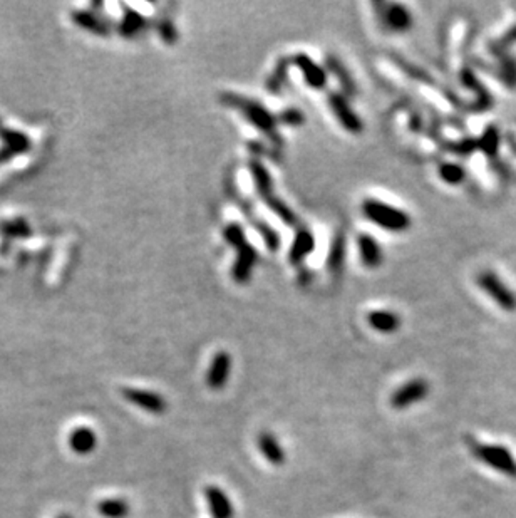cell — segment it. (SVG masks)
I'll return each mask as SVG.
<instances>
[{
  "label": "cell",
  "mask_w": 516,
  "mask_h": 518,
  "mask_svg": "<svg viewBox=\"0 0 516 518\" xmlns=\"http://www.w3.org/2000/svg\"><path fill=\"white\" fill-rule=\"evenodd\" d=\"M222 101L227 106H230V108L240 111L248 119L250 125H253L257 130L262 131L267 138L275 141V143H282L279 131H277V118L272 113H268L262 104L238 96L235 92H225L222 96Z\"/></svg>",
  "instance_id": "6da1fadb"
},
{
  "label": "cell",
  "mask_w": 516,
  "mask_h": 518,
  "mask_svg": "<svg viewBox=\"0 0 516 518\" xmlns=\"http://www.w3.org/2000/svg\"><path fill=\"white\" fill-rule=\"evenodd\" d=\"M363 214L367 220L376 223L377 227H382L389 232H405L411 227V218L405 211L399 210V208L387 205L376 198H367L363 203Z\"/></svg>",
  "instance_id": "7a4b0ae2"
},
{
  "label": "cell",
  "mask_w": 516,
  "mask_h": 518,
  "mask_svg": "<svg viewBox=\"0 0 516 518\" xmlns=\"http://www.w3.org/2000/svg\"><path fill=\"white\" fill-rule=\"evenodd\" d=\"M470 448L479 462L491 467L498 473L516 478V460L508 448L500 445H479L478 441H471Z\"/></svg>",
  "instance_id": "3957f363"
},
{
  "label": "cell",
  "mask_w": 516,
  "mask_h": 518,
  "mask_svg": "<svg viewBox=\"0 0 516 518\" xmlns=\"http://www.w3.org/2000/svg\"><path fill=\"white\" fill-rule=\"evenodd\" d=\"M478 285L484 292H488L489 297L495 300L500 307L505 309V311L511 312L516 309V295L493 272H483L478 277Z\"/></svg>",
  "instance_id": "277c9868"
},
{
  "label": "cell",
  "mask_w": 516,
  "mask_h": 518,
  "mask_svg": "<svg viewBox=\"0 0 516 518\" xmlns=\"http://www.w3.org/2000/svg\"><path fill=\"white\" fill-rule=\"evenodd\" d=\"M429 394V384L426 379L416 378L411 379L401 386L398 391L391 396V406L394 409H405L411 408L413 405L422 401Z\"/></svg>",
  "instance_id": "5b68a950"
},
{
  "label": "cell",
  "mask_w": 516,
  "mask_h": 518,
  "mask_svg": "<svg viewBox=\"0 0 516 518\" xmlns=\"http://www.w3.org/2000/svg\"><path fill=\"white\" fill-rule=\"evenodd\" d=\"M122 396L127 402L138 406L143 411H148L151 414H163L166 413L168 402L161 394L153 391H144V389L136 388H125L122 389Z\"/></svg>",
  "instance_id": "8992f818"
},
{
  "label": "cell",
  "mask_w": 516,
  "mask_h": 518,
  "mask_svg": "<svg viewBox=\"0 0 516 518\" xmlns=\"http://www.w3.org/2000/svg\"><path fill=\"white\" fill-rule=\"evenodd\" d=\"M329 103L344 130L354 132V135L363 131V121H360V118L352 111L349 103H347V99L341 94V92H332V94L329 96Z\"/></svg>",
  "instance_id": "52a82bcc"
},
{
  "label": "cell",
  "mask_w": 516,
  "mask_h": 518,
  "mask_svg": "<svg viewBox=\"0 0 516 518\" xmlns=\"http://www.w3.org/2000/svg\"><path fill=\"white\" fill-rule=\"evenodd\" d=\"M230 369H232V357L230 354L220 351L213 356L211 359L208 374H206V384L213 391H220L225 384H227L228 378H230Z\"/></svg>",
  "instance_id": "ba28073f"
},
{
  "label": "cell",
  "mask_w": 516,
  "mask_h": 518,
  "mask_svg": "<svg viewBox=\"0 0 516 518\" xmlns=\"http://www.w3.org/2000/svg\"><path fill=\"white\" fill-rule=\"evenodd\" d=\"M294 64L300 69L307 86L314 87V90L325 87V84H327V73L312 57H308L307 54H297L294 57Z\"/></svg>",
  "instance_id": "9c48e42d"
},
{
  "label": "cell",
  "mask_w": 516,
  "mask_h": 518,
  "mask_svg": "<svg viewBox=\"0 0 516 518\" xmlns=\"http://www.w3.org/2000/svg\"><path fill=\"white\" fill-rule=\"evenodd\" d=\"M206 502H208L211 518H235V508L232 500L218 486L210 485L205 490Z\"/></svg>",
  "instance_id": "30bf717a"
},
{
  "label": "cell",
  "mask_w": 516,
  "mask_h": 518,
  "mask_svg": "<svg viewBox=\"0 0 516 518\" xmlns=\"http://www.w3.org/2000/svg\"><path fill=\"white\" fill-rule=\"evenodd\" d=\"M237 250L238 257L235 264H233L232 276L238 283H246L251 276V270H253L255 264H257V252H255L253 247H250L248 243Z\"/></svg>",
  "instance_id": "8fae6325"
},
{
  "label": "cell",
  "mask_w": 516,
  "mask_h": 518,
  "mask_svg": "<svg viewBox=\"0 0 516 518\" xmlns=\"http://www.w3.org/2000/svg\"><path fill=\"white\" fill-rule=\"evenodd\" d=\"M315 247V238L312 235L310 230L307 228H300L297 232V235L294 238L292 247H290L289 252V260L292 265H298L302 264L303 260L310 255V252L314 250Z\"/></svg>",
  "instance_id": "7c38bea8"
},
{
  "label": "cell",
  "mask_w": 516,
  "mask_h": 518,
  "mask_svg": "<svg viewBox=\"0 0 516 518\" xmlns=\"http://www.w3.org/2000/svg\"><path fill=\"white\" fill-rule=\"evenodd\" d=\"M258 450L262 451V455L265 456V460L272 464H284L287 456L284 448L280 446L277 436L270 431H262L257 438Z\"/></svg>",
  "instance_id": "4fadbf2b"
},
{
  "label": "cell",
  "mask_w": 516,
  "mask_h": 518,
  "mask_svg": "<svg viewBox=\"0 0 516 518\" xmlns=\"http://www.w3.org/2000/svg\"><path fill=\"white\" fill-rule=\"evenodd\" d=\"M384 20H386L387 27L394 32H405L411 29L413 25V16L408 7L401 6V4H394V6L387 7L386 14H384Z\"/></svg>",
  "instance_id": "5bb4252c"
},
{
  "label": "cell",
  "mask_w": 516,
  "mask_h": 518,
  "mask_svg": "<svg viewBox=\"0 0 516 518\" xmlns=\"http://www.w3.org/2000/svg\"><path fill=\"white\" fill-rule=\"evenodd\" d=\"M357 245H359L360 260H363L365 267L376 269L377 265H381L382 262L381 245H379L372 237L367 235V233H363V235H359V238H357Z\"/></svg>",
  "instance_id": "9a60e30c"
},
{
  "label": "cell",
  "mask_w": 516,
  "mask_h": 518,
  "mask_svg": "<svg viewBox=\"0 0 516 518\" xmlns=\"http://www.w3.org/2000/svg\"><path fill=\"white\" fill-rule=\"evenodd\" d=\"M98 445V438H96L94 431L87 426H79L70 433L69 436V446L73 451L79 455H87Z\"/></svg>",
  "instance_id": "2e32d148"
},
{
  "label": "cell",
  "mask_w": 516,
  "mask_h": 518,
  "mask_svg": "<svg viewBox=\"0 0 516 518\" xmlns=\"http://www.w3.org/2000/svg\"><path fill=\"white\" fill-rule=\"evenodd\" d=\"M369 326L382 334H391L401 327V319L396 312L389 311H374L367 316Z\"/></svg>",
  "instance_id": "e0dca14e"
},
{
  "label": "cell",
  "mask_w": 516,
  "mask_h": 518,
  "mask_svg": "<svg viewBox=\"0 0 516 518\" xmlns=\"http://www.w3.org/2000/svg\"><path fill=\"white\" fill-rule=\"evenodd\" d=\"M250 170H251V176H253V181H255V188H257L260 197L265 200V198L273 195V190H272L273 181L270 178V175H268L267 168L263 166L258 159H251Z\"/></svg>",
  "instance_id": "ac0fdd59"
},
{
  "label": "cell",
  "mask_w": 516,
  "mask_h": 518,
  "mask_svg": "<svg viewBox=\"0 0 516 518\" xmlns=\"http://www.w3.org/2000/svg\"><path fill=\"white\" fill-rule=\"evenodd\" d=\"M130 510V503L122 498H106L98 505V512L104 518H126Z\"/></svg>",
  "instance_id": "d6986e66"
},
{
  "label": "cell",
  "mask_w": 516,
  "mask_h": 518,
  "mask_svg": "<svg viewBox=\"0 0 516 518\" xmlns=\"http://www.w3.org/2000/svg\"><path fill=\"white\" fill-rule=\"evenodd\" d=\"M344 255H346V240H344L342 233H337L332 242V247H330V254L327 259V265L330 272H337L341 270L342 264H344Z\"/></svg>",
  "instance_id": "ffe728a7"
},
{
  "label": "cell",
  "mask_w": 516,
  "mask_h": 518,
  "mask_svg": "<svg viewBox=\"0 0 516 518\" xmlns=\"http://www.w3.org/2000/svg\"><path fill=\"white\" fill-rule=\"evenodd\" d=\"M263 202L267 203V206L270 208L273 214L279 216L282 221H285V223H289V225H295V221H297L295 220V214L285 205L284 202L280 200V198H277L275 195H270V197L265 198Z\"/></svg>",
  "instance_id": "44dd1931"
},
{
  "label": "cell",
  "mask_w": 516,
  "mask_h": 518,
  "mask_svg": "<svg viewBox=\"0 0 516 518\" xmlns=\"http://www.w3.org/2000/svg\"><path fill=\"white\" fill-rule=\"evenodd\" d=\"M223 237L228 245H232L233 249H240V247L246 245L245 232L238 223H228L223 230Z\"/></svg>",
  "instance_id": "7402d4cb"
},
{
  "label": "cell",
  "mask_w": 516,
  "mask_h": 518,
  "mask_svg": "<svg viewBox=\"0 0 516 518\" xmlns=\"http://www.w3.org/2000/svg\"><path fill=\"white\" fill-rule=\"evenodd\" d=\"M289 64H290L289 59H280V63L277 64V68L272 73V76L268 78V82H267L268 90H270V91H279L280 90L282 84H284V81H285L287 70H289Z\"/></svg>",
  "instance_id": "603a6c76"
},
{
  "label": "cell",
  "mask_w": 516,
  "mask_h": 518,
  "mask_svg": "<svg viewBox=\"0 0 516 518\" xmlns=\"http://www.w3.org/2000/svg\"><path fill=\"white\" fill-rule=\"evenodd\" d=\"M439 175L449 185H458L465 180V170L461 166L453 165V163H446V165L441 166Z\"/></svg>",
  "instance_id": "cb8c5ba5"
},
{
  "label": "cell",
  "mask_w": 516,
  "mask_h": 518,
  "mask_svg": "<svg viewBox=\"0 0 516 518\" xmlns=\"http://www.w3.org/2000/svg\"><path fill=\"white\" fill-rule=\"evenodd\" d=\"M329 66H330V69H332V73L335 74V76L339 78V81H341L344 90H346L347 92L354 91V82L351 81L349 74H347V70L344 69V66L339 63L337 59H334V57H329Z\"/></svg>",
  "instance_id": "d4e9b609"
},
{
  "label": "cell",
  "mask_w": 516,
  "mask_h": 518,
  "mask_svg": "<svg viewBox=\"0 0 516 518\" xmlns=\"http://www.w3.org/2000/svg\"><path fill=\"white\" fill-rule=\"evenodd\" d=\"M144 19L139 16V12H130L126 17V20L122 22V34L126 35H134L138 30L143 29Z\"/></svg>",
  "instance_id": "484cf974"
},
{
  "label": "cell",
  "mask_w": 516,
  "mask_h": 518,
  "mask_svg": "<svg viewBox=\"0 0 516 518\" xmlns=\"http://www.w3.org/2000/svg\"><path fill=\"white\" fill-rule=\"evenodd\" d=\"M158 32H160L163 42H166V44H175L176 37H178V34H176V29L173 27V24H171V22L166 20V19L160 22Z\"/></svg>",
  "instance_id": "4316f807"
},
{
  "label": "cell",
  "mask_w": 516,
  "mask_h": 518,
  "mask_svg": "<svg viewBox=\"0 0 516 518\" xmlns=\"http://www.w3.org/2000/svg\"><path fill=\"white\" fill-rule=\"evenodd\" d=\"M280 121L285 123V125H290V126H298V125H302V123H303V114L300 113L298 109L289 108L280 114Z\"/></svg>",
  "instance_id": "83f0119b"
},
{
  "label": "cell",
  "mask_w": 516,
  "mask_h": 518,
  "mask_svg": "<svg viewBox=\"0 0 516 518\" xmlns=\"http://www.w3.org/2000/svg\"><path fill=\"white\" fill-rule=\"evenodd\" d=\"M57 518H73V517H70V515H59Z\"/></svg>",
  "instance_id": "f1b7e54d"
}]
</instances>
